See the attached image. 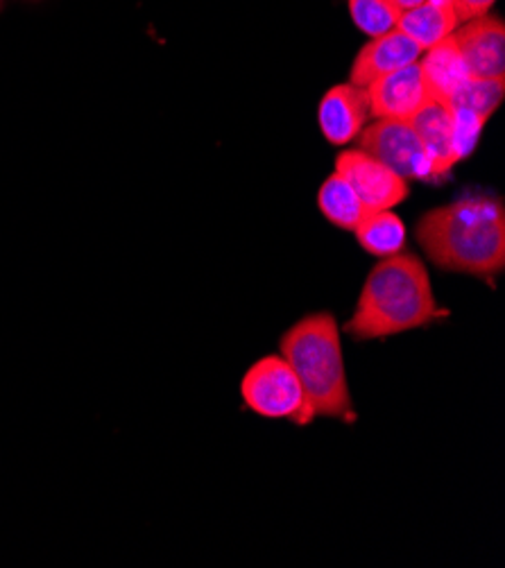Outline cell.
Returning a JSON list of instances; mask_svg holds the SVG:
<instances>
[{"mask_svg":"<svg viewBox=\"0 0 505 568\" xmlns=\"http://www.w3.org/2000/svg\"><path fill=\"white\" fill-rule=\"evenodd\" d=\"M0 6H3V0H0Z\"/></svg>","mask_w":505,"mask_h":568,"instance_id":"obj_21","label":"cell"},{"mask_svg":"<svg viewBox=\"0 0 505 568\" xmlns=\"http://www.w3.org/2000/svg\"><path fill=\"white\" fill-rule=\"evenodd\" d=\"M452 37L472 78L505 82V23L501 17L483 14L465 21Z\"/></svg>","mask_w":505,"mask_h":568,"instance_id":"obj_7","label":"cell"},{"mask_svg":"<svg viewBox=\"0 0 505 568\" xmlns=\"http://www.w3.org/2000/svg\"><path fill=\"white\" fill-rule=\"evenodd\" d=\"M395 3H397L402 10H408V8H415V6H420L422 0H395Z\"/></svg>","mask_w":505,"mask_h":568,"instance_id":"obj_20","label":"cell"},{"mask_svg":"<svg viewBox=\"0 0 505 568\" xmlns=\"http://www.w3.org/2000/svg\"><path fill=\"white\" fill-rule=\"evenodd\" d=\"M458 26L461 21L454 10V0H422L420 6L404 10L397 21V30L413 39L422 50L452 37Z\"/></svg>","mask_w":505,"mask_h":568,"instance_id":"obj_13","label":"cell"},{"mask_svg":"<svg viewBox=\"0 0 505 568\" xmlns=\"http://www.w3.org/2000/svg\"><path fill=\"white\" fill-rule=\"evenodd\" d=\"M358 150L395 170L404 180H422L431 184L428 154L411 125V121L381 119L356 136Z\"/></svg>","mask_w":505,"mask_h":568,"instance_id":"obj_5","label":"cell"},{"mask_svg":"<svg viewBox=\"0 0 505 568\" xmlns=\"http://www.w3.org/2000/svg\"><path fill=\"white\" fill-rule=\"evenodd\" d=\"M417 64L422 69V78L431 100L444 104L452 102V98L472 80L454 37H446L424 50Z\"/></svg>","mask_w":505,"mask_h":568,"instance_id":"obj_12","label":"cell"},{"mask_svg":"<svg viewBox=\"0 0 505 568\" xmlns=\"http://www.w3.org/2000/svg\"><path fill=\"white\" fill-rule=\"evenodd\" d=\"M494 3L496 0H454V10L458 14V21L465 23V21L487 14Z\"/></svg>","mask_w":505,"mask_h":568,"instance_id":"obj_19","label":"cell"},{"mask_svg":"<svg viewBox=\"0 0 505 568\" xmlns=\"http://www.w3.org/2000/svg\"><path fill=\"white\" fill-rule=\"evenodd\" d=\"M402 12L395 0H350L352 21L372 39L395 30Z\"/></svg>","mask_w":505,"mask_h":568,"instance_id":"obj_16","label":"cell"},{"mask_svg":"<svg viewBox=\"0 0 505 568\" xmlns=\"http://www.w3.org/2000/svg\"><path fill=\"white\" fill-rule=\"evenodd\" d=\"M370 116L367 89L354 84H339L329 89L317 109V121L324 139L339 148L356 141Z\"/></svg>","mask_w":505,"mask_h":568,"instance_id":"obj_9","label":"cell"},{"mask_svg":"<svg viewBox=\"0 0 505 568\" xmlns=\"http://www.w3.org/2000/svg\"><path fill=\"white\" fill-rule=\"evenodd\" d=\"M317 206L331 224L341 226L345 232H354L370 213L367 206L356 195V191L352 189V184L339 173L326 178L324 184L320 186Z\"/></svg>","mask_w":505,"mask_h":568,"instance_id":"obj_15","label":"cell"},{"mask_svg":"<svg viewBox=\"0 0 505 568\" xmlns=\"http://www.w3.org/2000/svg\"><path fill=\"white\" fill-rule=\"evenodd\" d=\"M358 245L378 258L395 256L406 247V224L404 220L387 211H372L354 230Z\"/></svg>","mask_w":505,"mask_h":568,"instance_id":"obj_14","label":"cell"},{"mask_svg":"<svg viewBox=\"0 0 505 568\" xmlns=\"http://www.w3.org/2000/svg\"><path fill=\"white\" fill-rule=\"evenodd\" d=\"M284 361L302 383L311 419L354 422L341 328L331 313H313L293 324L279 343Z\"/></svg>","mask_w":505,"mask_h":568,"instance_id":"obj_3","label":"cell"},{"mask_svg":"<svg viewBox=\"0 0 505 568\" xmlns=\"http://www.w3.org/2000/svg\"><path fill=\"white\" fill-rule=\"evenodd\" d=\"M505 93V82H496V80H476L472 78L454 98L448 102L452 109H465L474 116H478L483 123L489 121L492 113L496 111V106L501 104Z\"/></svg>","mask_w":505,"mask_h":568,"instance_id":"obj_17","label":"cell"},{"mask_svg":"<svg viewBox=\"0 0 505 568\" xmlns=\"http://www.w3.org/2000/svg\"><path fill=\"white\" fill-rule=\"evenodd\" d=\"M370 113L381 121H413L417 113L431 102L420 64L404 67L395 73L383 75L367 87Z\"/></svg>","mask_w":505,"mask_h":568,"instance_id":"obj_8","label":"cell"},{"mask_svg":"<svg viewBox=\"0 0 505 568\" xmlns=\"http://www.w3.org/2000/svg\"><path fill=\"white\" fill-rule=\"evenodd\" d=\"M415 128L428 161H431V184L442 182L454 165L461 161L454 136V113L448 104L431 100L417 116L411 121Z\"/></svg>","mask_w":505,"mask_h":568,"instance_id":"obj_11","label":"cell"},{"mask_svg":"<svg viewBox=\"0 0 505 568\" xmlns=\"http://www.w3.org/2000/svg\"><path fill=\"white\" fill-rule=\"evenodd\" d=\"M335 173L343 175L367 211H387L400 206L411 189L408 180L397 175L395 170L385 163L376 161L374 156L365 154L363 150H343L335 156Z\"/></svg>","mask_w":505,"mask_h":568,"instance_id":"obj_6","label":"cell"},{"mask_svg":"<svg viewBox=\"0 0 505 568\" xmlns=\"http://www.w3.org/2000/svg\"><path fill=\"white\" fill-rule=\"evenodd\" d=\"M243 404L263 419H289L297 426L311 424L300 378L284 356L256 361L241 381Z\"/></svg>","mask_w":505,"mask_h":568,"instance_id":"obj_4","label":"cell"},{"mask_svg":"<svg viewBox=\"0 0 505 568\" xmlns=\"http://www.w3.org/2000/svg\"><path fill=\"white\" fill-rule=\"evenodd\" d=\"M422 52L424 50L397 28L381 37H374L356 54L350 73V84L367 89L378 78L420 62Z\"/></svg>","mask_w":505,"mask_h":568,"instance_id":"obj_10","label":"cell"},{"mask_svg":"<svg viewBox=\"0 0 505 568\" xmlns=\"http://www.w3.org/2000/svg\"><path fill=\"white\" fill-rule=\"evenodd\" d=\"M415 239L446 272L492 281L505 267V209L494 195L469 193L417 220Z\"/></svg>","mask_w":505,"mask_h":568,"instance_id":"obj_1","label":"cell"},{"mask_svg":"<svg viewBox=\"0 0 505 568\" xmlns=\"http://www.w3.org/2000/svg\"><path fill=\"white\" fill-rule=\"evenodd\" d=\"M446 315L448 311L433 295L426 265L420 256L400 252L372 267L345 331L356 339H381Z\"/></svg>","mask_w":505,"mask_h":568,"instance_id":"obj_2","label":"cell"},{"mask_svg":"<svg viewBox=\"0 0 505 568\" xmlns=\"http://www.w3.org/2000/svg\"><path fill=\"white\" fill-rule=\"evenodd\" d=\"M452 109V106H448ZM454 113V136H456V150H458V156L465 159L478 143V136H481V130L485 128V123L474 116V113L465 111V109H452Z\"/></svg>","mask_w":505,"mask_h":568,"instance_id":"obj_18","label":"cell"}]
</instances>
